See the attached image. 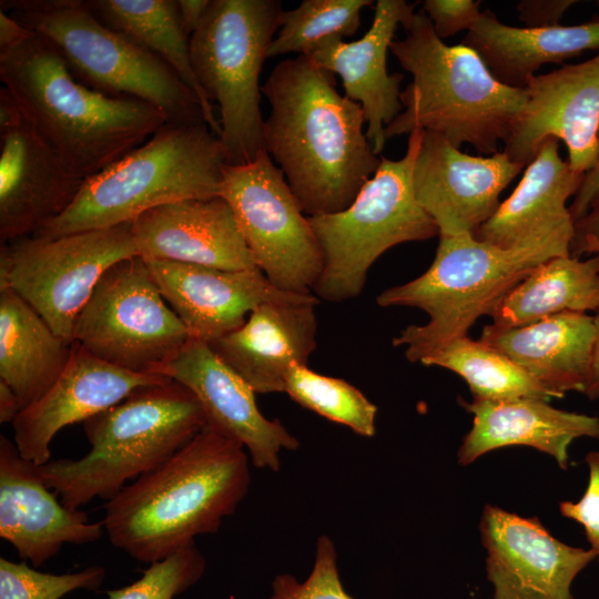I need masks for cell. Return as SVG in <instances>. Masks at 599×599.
<instances>
[{
	"label": "cell",
	"instance_id": "5",
	"mask_svg": "<svg viewBox=\"0 0 599 599\" xmlns=\"http://www.w3.org/2000/svg\"><path fill=\"white\" fill-rule=\"evenodd\" d=\"M206 425L195 395L175 380L141 388L83 422L90 444L78 459L38 465L49 488L67 507L111 499L126 485L161 466Z\"/></svg>",
	"mask_w": 599,
	"mask_h": 599
},
{
	"label": "cell",
	"instance_id": "3",
	"mask_svg": "<svg viewBox=\"0 0 599 599\" xmlns=\"http://www.w3.org/2000/svg\"><path fill=\"white\" fill-rule=\"evenodd\" d=\"M0 80L39 136L83 180L166 123L165 115L146 102L108 95L79 82L53 44L33 31L0 50Z\"/></svg>",
	"mask_w": 599,
	"mask_h": 599
},
{
	"label": "cell",
	"instance_id": "47",
	"mask_svg": "<svg viewBox=\"0 0 599 599\" xmlns=\"http://www.w3.org/2000/svg\"><path fill=\"white\" fill-rule=\"evenodd\" d=\"M589 254H596L599 256V246L593 247Z\"/></svg>",
	"mask_w": 599,
	"mask_h": 599
},
{
	"label": "cell",
	"instance_id": "44",
	"mask_svg": "<svg viewBox=\"0 0 599 599\" xmlns=\"http://www.w3.org/2000/svg\"><path fill=\"white\" fill-rule=\"evenodd\" d=\"M11 14L0 10V50L8 49L30 34Z\"/></svg>",
	"mask_w": 599,
	"mask_h": 599
},
{
	"label": "cell",
	"instance_id": "42",
	"mask_svg": "<svg viewBox=\"0 0 599 599\" xmlns=\"http://www.w3.org/2000/svg\"><path fill=\"white\" fill-rule=\"evenodd\" d=\"M599 196V155L596 164L585 173L581 184L572 197L569 212L573 222L581 219L592 202Z\"/></svg>",
	"mask_w": 599,
	"mask_h": 599
},
{
	"label": "cell",
	"instance_id": "4",
	"mask_svg": "<svg viewBox=\"0 0 599 599\" xmlns=\"http://www.w3.org/2000/svg\"><path fill=\"white\" fill-rule=\"evenodd\" d=\"M405 31L389 50L413 81L400 93L403 111L385 126L386 141L420 128L457 149L468 143L480 155L497 153L527 102L526 88L498 81L471 48L446 44L423 10Z\"/></svg>",
	"mask_w": 599,
	"mask_h": 599
},
{
	"label": "cell",
	"instance_id": "33",
	"mask_svg": "<svg viewBox=\"0 0 599 599\" xmlns=\"http://www.w3.org/2000/svg\"><path fill=\"white\" fill-rule=\"evenodd\" d=\"M372 4V0H304L295 9L284 10L267 58L307 55L328 37L354 35L361 26L362 10Z\"/></svg>",
	"mask_w": 599,
	"mask_h": 599
},
{
	"label": "cell",
	"instance_id": "43",
	"mask_svg": "<svg viewBox=\"0 0 599 599\" xmlns=\"http://www.w3.org/2000/svg\"><path fill=\"white\" fill-rule=\"evenodd\" d=\"M181 24L191 38L202 21L211 0H176Z\"/></svg>",
	"mask_w": 599,
	"mask_h": 599
},
{
	"label": "cell",
	"instance_id": "18",
	"mask_svg": "<svg viewBox=\"0 0 599 599\" xmlns=\"http://www.w3.org/2000/svg\"><path fill=\"white\" fill-rule=\"evenodd\" d=\"M160 375L189 388L200 402L206 425L245 448L253 465L280 469V453L298 440L277 420L258 410L253 388L203 342L189 338Z\"/></svg>",
	"mask_w": 599,
	"mask_h": 599
},
{
	"label": "cell",
	"instance_id": "11",
	"mask_svg": "<svg viewBox=\"0 0 599 599\" xmlns=\"http://www.w3.org/2000/svg\"><path fill=\"white\" fill-rule=\"evenodd\" d=\"M138 255L132 222L54 238L24 236L0 246V288L17 293L73 342L75 321L102 275Z\"/></svg>",
	"mask_w": 599,
	"mask_h": 599
},
{
	"label": "cell",
	"instance_id": "20",
	"mask_svg": "<svg viewBox=\"0 0 599 599\" xmlns=\"http://www.w3.org/2000/svg\"><path fill=\"white\" fill-rule=\"evenodd\" d=\"M144 261L189 338L206 344L241 327L262 303L298 301L309 295L278 290L258 267L232 271L167 260Z\"/></svg>",
	"mask_w": 599,
	"mask_h": 599
},
{
	"label": "cell",
	"instance_id": "2",
	"mask_svg": "<svg viewBox=\"0 0 599 599\" xmlns=\"http://www.w3.org/2000/svg\"><path fill=\"white\" fill-rule=\"evenodd\" d=\"M250 486L247 455L205 426L152 471L106 500L102 520L110 542L152 564L216 532Z\"/></svg>",
	"mask_w": 599,
	"mask_h": 599
},
{
	"label": "cell",
	"instance_id": "17",
	"mask_svg": "<svg viewBox=\"0 0 599 599\" xmlns=\"http://www.w3.org/2000/svg\"><path fill=\"white\" fill-rule=\"evenodd\" d=\"M524 166L504 151L470 155L424 131L413 167L414 193L439 236L474 235L495 214L501 192Z\"/></svg>",
	"mask_w": 599,
	"mask_h": 599
},
{
	"label": "cell",
	"instance_id": "1",
	"mask_svg": "<svg viewBox=\"0 0 599 599\" xmlns=\"http://www.w3.org/2000/svg\"><path fill=\"white\" fill-rule=\"evenodd\" d=\"M270 113L263 145L307 216L347 209L380 164L362 106L308 57L278 62L261 88Z\"/></svg>",
	"mask_w": 599,
	"mask_h": 599
},
{
	"label": "cell",
	"instance_id": "27",
	"mask_svg": "<svg viewBox=\"0 0 599 599\" xmlns=\"http://www.w3.org/2000/svg\"><path fill=\"white\" fill-rule=\"evenodd\" d=\"M595 336L593 316L564 312L518 327L487 325L479 341L561 398L567 392L585 393Z\"/></svg>",
	"mask_w": 599,
	"mask_h": 599
},
{
	"label": "cell",
	"instance_id": "37",
	"mask_svg": "<svg viewBox=\"0 0 599 599\" xmlns=\"http://www.w3.org/2000/svg\"><path fill=\"white\" fill-rule=\"evenodd\" d=\"M270 599H355L339 579L334 542L321 536L316 542L315 561L309 576L302 582L292 575H278L272 582Z\"/></svg>",
	"mask_w": 599,
	"mask_h": 599
},
{
	"label": "cell",
	"instance_id": "21",
	"mask_svg": "<svg viewBox=\"0 0 599 599\" xmlns=\"http://www.w3.org/2000/svg\"><path fill=\"white\" fill-rule=\"evenodd\" d=\"M415 6L404 0H378L373 23L361 39L346 42L342 37H328L306 55L317 67L341 77L345 95L363 109L366 138L377 155L386 143L385 126L403 111L404 75L388 73L387 51L398 26L405 30L410 27Z\"/></svg>",
	"mask_w": 599,
	"mask_h": 599
},
{
	"label": "cell",
	"instance_id": "14",
	"mask_svg": "<svg viewBox=\"0 0 599 599\" xmlns=\"http://www.w3.org/2000/svg\"><path fill=\"white\" fill-rule=\"evenodd\" d=\"M84 180L39 136L0 89V241L35 234L73 203Z\"/></svg>",
	"mask_w": 599,
	"mask_h": 599
},
{
	"label": "cell",
	"instance_id": "45",
	"mask_svg": "<svg viewBox=\"0 0 599 599\" xmlns=\"http://www.w3.org/2000/svg\"><path fill=\"white\" fill-rule=\"evenodd\" d=\"M593 323L596 328V336L592 348L588 383L583 393L589 399H597L599 397V309L593 316Z\"/></svg>",
	"mask_w": 599,
	"mask_h": 599
},
{
	"label": "cell",
	"instance_id": "8",
	"mask_svg": "<svg viewBox=\"0 0 599 599\" xmlns=\"http://www.w3.org/2000/svg\"><path fill=\"white\" fill-rule=\"evenodd\" d=\"M0 10L49 40L82 84L134 98L167 123L206 124L191 89L160 58L102 23L85 0H1Z\"/></svg>",
	"mask_w": 599,
	"mask_h": 599
},
{
	"label": "cell",
	"instance_id": "15",
	"mask_svg": "<svg viewBox=\"0 0 599 599\" xmlns=\"http://www.w3.org/2000/svg\"><path fill=\"white\" fill-rule=\"evenodd\" d=\"M493 599H575L571 587L593 560L590 549L554 537L537 517L487 504L479 522Z\"/></svg>",
	"mask_w": 599,
	"mask_h": 599
},
{
	"label": "cell",
	"instance_id": "36",
	"mask_svg": "<svg viewBox=\"0 0 599 599\" xmlns=\"http://www.w3.org/2000/svg\"><path fill=\"white\" fill-rule=\"evenodd\" d=\"M204 570L205 559L194 544L150 564L135 582L109 590L108 599H173L194 586Z\"/></svg>",
	"mask_w": 599,
	"mask_h": 599
},
{
	"label": "cell",
	"instance_id": "46",
	"mask_svg": "<svg viewBox=\"0 0 599 599\" xmlns=\"http://www.w3.org/2000/svg\"><path fill=\"white\" fill-rule=\"evenodd\" d=\"M22 410L20 402L11 387L0 379V423H13Z\"/></svg>",
	"mask_w": 599,
	"mask_h": 599
},
{
	"label": "cell",
	"instance_id": "24",
	"mask_svg": "<svg viewBox=\"0 0 599 599\" xmlns=\"http://www.w3.org/2000/svg\"><path fill=\"white\" fill-rule=\"evenodd\" d=\"M317 303L313 294L262 303L241 327L207 345L255 393L284 392L290 367L307 366L316 348Z\"/></svg>",
	"mask_w": 599,
	"mask_h": 599
},
{
	"label": "cell",
	"instance_id": "6",
	"mask_svg": "<svg viewBox=\"0 0 599 599\" xmlns=\"http://www.w3.org/2000/svg\"><path fill=\"white\" fill-rule=\"evenodd\" d=\"M570 242L548 238L502 248L473 234L439 236L432 265L420 276L382 292V307L424 311L429 321L409 325L393 339L405 346L409 362H422L448 342L467 335L483 315H491L501 300L537 265L570 255Z\"/></svg>",
	"mask_w": 599,
	"mask_h": 599
},
{
	"label": "cell",
	"instance_id": "16",
	"mask_svg": "<svg viewBox=\"0 0 599 599\" xmlns=\"http://www.w3.org/2000/svg\"><path fill=\"white\" fill-rule=\"evenodd\" d=\"M526 90L527 102L504 152L528 165L545 140H561L570 167L587 173L599 155V52L582 62L536 74Z\"/></svg>",
	"mask_w": 599,
	"mask_h": 599
},
{
	"label": "cell",
	"instance_id": "23",
	"mask_svg": "<svg viewBox=\"0 0 599 599\" xmlns=\"http://www.w3.org/2000/svg\"><path fill=\"white\" fill-rule=\"evenodd\" d=\"M139 256L221 270H252L256 262L229 202L220 195L153 207L132 222Z\"/></svg>",
	"mask_w": 599,
	"mask_h": 599
},
{
	"label": "cell",
	"instance_id": "34",
	"mask_svg": "<svg viewBox=\"0 0 599 599\" xmlns=\"http://www.w3.org/2000/svg\"><path fill=\"white\" fill-rule=\"evenodd\" d=\"M284 392L302 407L347 426L358 435L372 437L375 434L377 407L344 379L293 364L286 374Z\"/></svg>",
	"mask_w": 599,
	"mask_h": 599
},
{
	"label": "cell",
	"instance_id": "31",
	"mask_svg": "<svg viewBox=\"0 0 599 599\" xmlns=\"http://www.w3.org/2000/svg\"><path fill=\"white\" fill-rule=\"evenodd\" d=\"M92 13L105 26L164 61L199 99L209 128L222 133L211 100L194 74L190 37L179 17L176 0H85Z\"/></svg>",
	"mask_w": 599,
	"mask_h": 599
},
{
	"label": "cell",
	"instance_id": "12",
	"mask_svg": "<svg viewBox=\"0 0 599 599\" xmlns=\"http://www.w3.org/2000/svg\"><path fill=\"white\" fill-rule=\"evenodd\" d=\"M187 339L183 323L139 255L105 271L73 328V342L93 356L144 374H159Z\"/></svg>",
	"mask_w": 599,
	"mask_h": 599
},
{
	"label": "cell",
	"instance_id": "19",
	"mask_svg": "<svg viewBox=\"0 0 599 599\" xmlns=\"http://www.w3.org/2000/svg\"><path fill=\"white\" fill-rule=\"evenodd\" d=\"M170 380L163 375L134 373L109 364L74 342L60 377L11 424L14 444L22 458L43 465L51 459V441L63 427L83 423L141 388Z\"/></svg>",
	"mask_w": 599,
	"mask_h": 599
},
{
	"label": "cell",
	"instance_id": "10",
	"mask_svg": "<svg viewBox=\"0 0 599 599\" xmlns=\"http://www.w3.org/2000/svg\"><path fill=\"white\" fill-rule=\"evenodd\" d=\"M283 11L278 0H211L190 38L196 80L219 105L230 165L247 164L264 149L260 73Z\"/></svg>",
	"mask_w": 599,
	"mask_h": 599
},
{
	"label": "cell",
	"instance_id": "13",
	"mask_svg": "<svg viewBox=\"0 0 599 599\" xmlns=\"http://www.w3.org/2000/svg\"><path fill=\"white\" fill-rule=\"evenodd\" d=\"M220 196L231 205L257 267L278 290L311 294L323 270L321 246L284 173L263 149L223 170Z\"/></svg>",
	"mask_w": 599,
	"mask_h": 599
},
{
	"label": "cell",
	"instance_id": "7",
	"mask_svg": "<svg viewBox=\"0 0 599 599\" xmlns=\"http://www.w3.org/2000/svg\"><path fill=\"white\" fill-rule=\"evenodd\" d=\"M227 164L207 124L165 123L143 144L84 180L73 203L34 236H58L133 222L172 202L220 194Z\"/></svg>",
	"mask_w": 599,
	"mask_h": 599
},
{
	"label": "cell",
	"instance_id": "25",
	"mask_svg": "<svg viewBox=\"0 0 599 599\" xmlns=\"http://www.w3.org/2000/svg\"><path fill=\"white\" fill-rule=\"evenodd\" d=\"M549 400L532 397L458 403L474 415L473 426L458 449L466 466L483 455L508 446H528L550 455L562 470L569 468V447L575 439H599V417L558 409Z\"/></svg>",
	"mask_w": 599,
	"mask_h": 599
},
{
	"label": "cell",
	"instance_id": "22",
	"mask_svg": "<svg viewBox=\"0 0 599 599\" xmlns=\"http://www.w3.org/2000/svg\"><path fill=\"white\" fill-rule=\"evenodd\" d=\"M42 480L38 465L21 457L17 446L0 435V537L22 559L40 567L64 544L98 541L105 532L102 521L59 502Z\"/></svg>",
	"mask_w": 599,
	"mask_h": 599
},
{
	"label": "cell",
	"instance_id": "41",
	"mask_svg": "<svg viewBox=\"0 0 599 599\" xmlns=\"http://www.w3.org/2000/svg\"><path fill=\"white\" fill-rule=\"evenodd\" d=\"M599 246V196L592 202L588 212L575 222L573 237L570 244V256L580 258L585 253Z\"/></svg>",
	"mask_w": 599,
	"mask_h": 599
},
{
	"label": "cell",
	"instance_id": "28",
	"mask_svg": "<svg viewBox=\"0 0 599 599\" xmlns=\"http://www.w3.org/2000/svg\"><path fill=\"white\" fill-rule=\"evenodd\" d=\"M460 43L471 48L498 81L524 89L546 63L599 52V14L573 26L519 28L486 9Z\"/></svg>",
	"mask_w": 599,
	"mask_h": 599
},
{
	"label": "cell",
	"instance_id": "38",
	"mask_svg": "<svg viewBox=\"0 0 599 599\" xmlns=\"http://www.w3.org/2000/svg\"><path fill=\"white\" fill-rule=\"evenodd\" d=\"M589 469L586 490L577 501L565 500L559 504L561 516L578 522L585 531L589 548L599 562V450L585 456Z\"/></svg>",
	"mask_w": 599,
	"mask_h": 599
},
{
	"label": "cell",
	"instance_id": "32",
	"mask_svg": "<svg viewBox=\"0 0 599 599\" xmlns=\"http://www.w3.org/2000/svg\"><path fill=\"white\" fill-rule=\"evenodd\" d=\"M420 363L456 373L466 380L473 397L485 399L532 397L546 400L556 398L508 356L467 335L448 342Z\"/></svg>",
	"mask_w": 599,
	"mask_h": 599
},
{
	"label": "cell",
	"instance_id": "29",
	"mask_svg": "<svg viewBox=\"0 0 599 599\" xmlns=\"http://www.w3.org/2000/svg\"><path fill=\"white\" fill-rule=\"evenodd\" d=\"M73 344L58 335L21 296L0 288V379L14 392L22 409L60 377Z\"/></svg>",
	"mask_w": 599,
	"mask_h": 599
},
{
	"label": "cell",
	"instance_id": "9",
	"mask_svg": "<svg viewBox=\"0 0 599 599\" xmlns=\"http://www.w3.org/2000/svg\"><path fill=\"white\" fill-rule=\"evenodd\" d=\"M424 130L408 135L399 160L380 156L374 175L345 210L308 216L321 246L323 270L313 286L316 297L344 302L357 297L369 267L390 247L439 236V229L419 205L413 187V167Z\"/></svg>",
	"mask_w": 599,
	"mask_h": 599
},
{
	"label": "cell",
	"instance_id": "30",
	"mask_svg": "<svg viewBox=\"0 0 599 599\" xmlns=\"http://www.w3.org/2000/svg\"><path fill=\"white\" fill-rule=\"evenodd\" d=\"M599 309V256H554L537 265L491 313L499 328L518 327L564 313Z\"/></svg>",
	"mask_w": 599,
	"mask_h": 599
},
{
	"label": "cell",
	"instance_id": "26",
	"mask_svg": "<svg viewBox=\"0 0 599 599\" xmlns=\"http://www.w3.org/2000/svg\"><path fill=\"white\" fill-rule=\"evenodd\" d=\"M583 175L560 156L558 140H545L517 187L474 236L502 248L548 238L571 244L575 222L567 202L577 193Z\"/></svg>",
	"mask_w": 599,
	"mask_h": 599
},
{
	"label": "cell",
	"instance_id": "40",
	"mask_svg": "<svg viewBox=\"0 0 599 599\" xmlns=\"http://www.w3.org/2000/svg\"><path fill=\"white\" fill-rule=\"evenodd\" d=\"M576 0H521L516 4L518 18L526 28H546L560 24L565 12Z\"/></svg>",
	"mask_w": 599,
	"mask_h": 599
},
{
	"label": "cell",
	"instance_id": "35",
	"mask_svg": "<svg viewBox=\"0 0 599 599\" xmlns=\"http://www.w3.org/2000/svg\"><path fill=\"white\" fill-rule=\"evenodd\" d=\"M105 570L100 566L63 575L45 573L26 562L0 559V599H60L78 590H97Z\"/></svg>",
	"mask_w": 599,
	"mask_h": 599
},
{
	"label": "cell",
	"instance_id": "39",
	"mask_svg": "<svg viewBox=\"0 0 599 599\" xmlns=\"http://www.w3.org/2000/svg\"><path fill=\"white\" fill-rule=\"evenodd\" d=\"M480 3L475 0H426L423 2V11L437 37L445 40L473 29L481 14Z\"/></svg>",
	"mask_w": 599,
	"mask_h": 599
}]
</instances>
